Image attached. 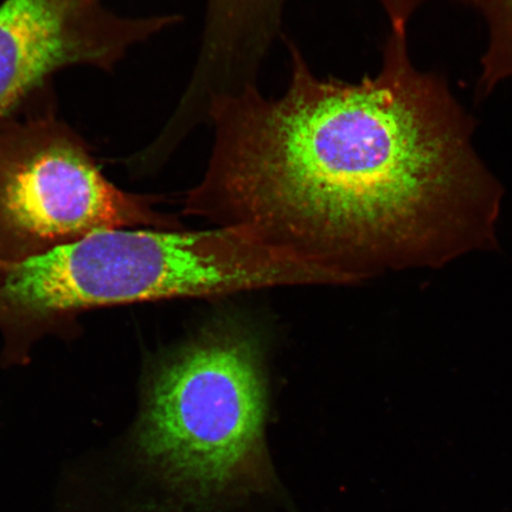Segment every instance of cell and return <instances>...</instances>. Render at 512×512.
I'll use <instances>...</instances> for the list:
<instances>
[{
    "label": "cell",
    "mask_w": 512,
    "mask_h": 512,
    "mask_svg": "<svg viewBox=\"0 0 512 512\" xmlns=\"http://www.w3.org/2000/svg\"><path fill=\"white\" fill-rule=\"evenodd\" d=\"M290 82L211 102L214 140L184 213L243 227L349 285L497 246L503 188L443 76L390 30L380 72L320 78L293 41Z\"/></svg>",
    "instance_id": "1"
},
{
    "label": "cell",
    "mask_w": 512,
    "mask_h": 512,
    "mask_svg": "<svg viewBox=\"0 0 512 512\" xmlns=\"http://www.w3.org/2000/svg\"><path fill=\"white\" fill-rule=\"evenodd\" d=\"M264 352L247 326H210L153 370L134 447L155 512H236L279 494L266 443Z\"/></svg>",
    "instance_id": "2"
},
{
    "label": "cell",
    "mask_w": 512,
    "mask_h": 512,
    "mask_svg": "<svg viewBox=\"0 0 512 512\" xmlns=\"http://www.w3.org/2000/svg\"><path fill=\"white\" fill-rule=\"evenodd\" d=\"M19 107L0 118V270L101 230L178 229L108 181L72 128Z\"/></svg>",
    "instance_id": "3"
},
{
    "label": "cell",
    "mask_w": 512,
    "mask_h": 512,
    "mask_svg": "<svg viewBox=\"0 0 512 512\" xmlns=\"http://www.w3.org/2000/svg\"><path fill=\"white\" fill-rule=\"evenodd\" d=\"M206 278L201 243L184 230H101L2 268L0 328L93 307L196 297Z\"/></svg>",
    "instance_id": "4"
},
{
    "label": "cell",
    "mask_w": 512,
    "mask_h": 512,
    "mask_svg": "<svg viewBox=\"0 0 512 512\" xmlns=\"http://www.w3.org/2000/svg\"><path fill=\"white\" fill-rule=\"evenodd\" d=\"M181 21L176 15L121 17L100 0H5L0 5V118L17 110L51 74L111 68L128 50Z\"/></svg>",
    "instance_id": "5"
},
{
    "label": "cell",
    "mask_w": 512,
    "mask_h": 512,
    "mask_svg": "<svg viewBox=\"0 0 512 512\" xmlns=\"http://www.w3.org/2000/svg\"><path fill=\"white\" fill-rule=\"evenodd\" d=\"M286 0H207L200 54L184 96L207 106L258 86L259 72L278 37Z\"/></svg>",
    "instance_id": "6"
},
{
    "label": "cell",
    "mask_w": 512,
    "mask_h": 512,
    "mask_svg": "<svg viewBox=\"0 0 512 512\" xmlns=\"http://www.w3.org/2000/svg\"><path fill=\"white\" fill-rule=\"evenodd\" d=\"M395 30H407L414 12L428 0H380ZM476 8L488 28L483 72L495 80L512 78V0H462Z\"/></svg>",
    "instance_id": "7"
}]
</instances>
